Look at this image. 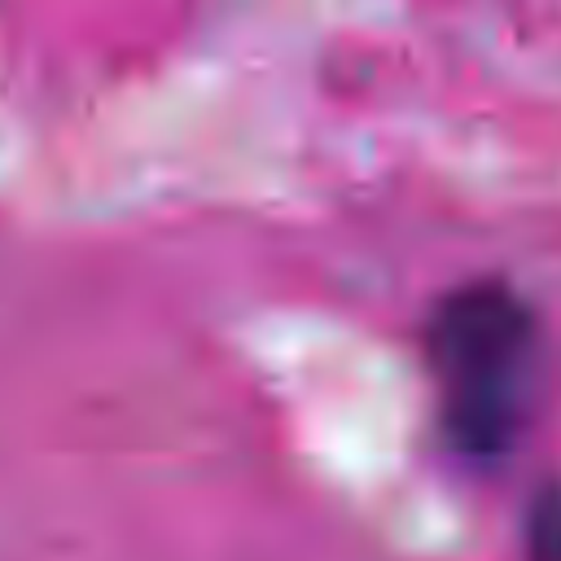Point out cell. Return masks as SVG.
<instances>
[{"label": "cell", "mask_w": 561, "mask_h": 561, "mask_svg": "<svg viewBox=\"0 0 561 561\" xmlns=\"http://www.w3.org/2000/svg\"><path fill=\"white\" fill-rule=\"evenodd\" d=\"M522 557L526 561H561V478H543L522 517Z\"/></svg>", "instance_id": "2"}, {"label": "cell", "mask_w": 561, "mask_h": 561, "mask_svg": "<svg viewBox=\"0 0 561 561\" xmlns=\"http://www.w3.org/2000/svg\"><path fill=\"white\" fill-rule=\"evenodd\" d=\"M443 447L469 469H500L535 408L543 316L508 276L482 272L443 289L421 329Z\"/></svg>", "instance_id": "1"}]
</instances>
